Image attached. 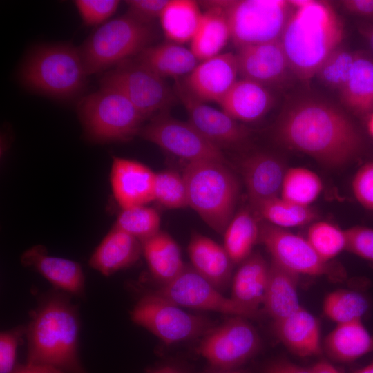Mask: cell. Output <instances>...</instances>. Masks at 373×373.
<instances>
[{
    "label": "cell",
    "instance_id": "1",
    "mask_svg": "<svg viewBox=\"0 0 373 373\" xmlns=\"http://www.w3.org/2000/svg\"><path fill=\"white\" fill-rule=\"evenodd\" d=\"M277 139L326 166H342L358 156L362 138L351 119L325 101L304 97L291 102L276 126Z\"/></svg>",
    "mask_w": 373,
    "mask_h": 373
},
{
    "label": "cell",
    "instance_id": "2",
    "mask_svg": "<svg viewBox=\"0 0 373 373\" xmlns=\"http://www.w3.org/2000/svg\"><path fill=\"white\" fill-rule=\"evenodd\" d=\"M289 3L292 10L280 41L292 73L308 81L340 47L343 24L327 2L295 0Z\"/></svg>",
    "mask_w": 373,
    "mask_h": 373
},
{
    "label": "cell",
    "instance_id": "3",
    "mask_svg": "<svg viewBox=\"0 0 373 373\" xmlns=\"http://www.w3.org/2000/svg\"><path fill=\"white\" fill-rule=\"evenodd\" d=\"M27 333L28 364L86 373L77 354L78 318L68 301L60 297L45 301L36 311Z\"/></svg>",
    "mask_w": 373,
    "mask_h": 373
},
{
    "label": "cell",
    "instance_id": "4",
    "mask_svg": "<svg viewBox=\"0 0 373 373\" xmlns=\"http://www.w3.org/2000/svg\"><path fill=\"white\" fill-rule=\"evenodd\" d=\"M88 76L79 48L69 44L35 48L20 70V79L27 88L57 99L79 95Z\"/></svg>",
    "mask_w": 373,
    "mask_h": 373
},
{
    "label": "cell",
    "instance_id": "5",
    "mask_svg": "<svg viewBox=\"0 0 373 373\" xmlns=\"http://www.w3.org/2000/svg\"><path fill=\"white\" fill-rule=\"evenodd\" d=\"M189 207L213 230L223 235L234 216L239 186L227 164L188 162L183 171Z\"/></svg>",
    "mask_w": 373,
    "mask_h": 373
},
{
    "label": "cell",
    "instance_id": "6",
    "mask_svg": "<svg viewBox=\"0 0 373 373\" xmlns=\"http://www.w3.org/2000/svg\"><path fill=\"white\" fill-rule=\"evenodd\" d=\"M78 114L87 137L99 143L128 141L145 120L124 94L106 86L82 98Z\"/></svg>",
    "mask_w": 373,
    "mask_h": 373
},
{
    "label": "cell",
    "instance_id": "7",
    "mask_svg": "<svg viewBox=\"0 0 373 373\" xmlns=\"http://www.w3.org/2000/svg\"><path fill=\"white\" fill-rule=\"evenodd\" d=\"M153 37L150 24L127 13L101 25L79 48L88 75L102 72L137 55Z\"/></svg>",
    "mask_w": 373,
    "mask_h": 373
},
{
    "label": "cell",
    "instance_id": "8",
    "mask_svg": "<svg viewBox=\"0 0 373 373\" xmlns=\"http://www.w3.org/2000/svg\"><path fill=\"white\" fill-rule=\"evenodd\" d=\"M216 2L224 10L231 39L239 48L280 40L292 10L285 0Z\"/></svg>",
    "mask_w": 373,
    "mask_h": 373
},
{
    "label": "cell",
    "instance_id": "9",
    "mask_svg": "<svg viewBox=\"0 0 373 373\" xmlns=\"http://www.w3.org/2000/svg\"><path fill=\"white\" fill-rule=\"evenodd\" d=\"M181 307L153 292L138 301L131 317L168 345L203 336L215 327L207 316L187 312Z\"/></svg>",
    "mask_w": 373,
    "mask_h": 373
},
{
    "label": "cell",
    "instance_id": "10",
    "mask_svg": "<svg viewBox=\"0 0 373 373\" xmlns=\"http://www.w3.org/2000/svg\"><path fill=\"white\" fill-rule=\"evenodd\" d=\"M100 86L113 87L124 94L145 119L167 111L177 97L164 78L130 59L104 73Z\"/></svg>",
    "mask_w": 373,
    "mask_h": 373
},
{
    "label": "cell",
    "instance_id": "11",
    "mask_svg": "<svg viewBox=\"0 0 373 373\" xmlns=\"http://www.w3.org/2000/svg\"><path fill=\"white\" fill-rule=\"evenodd\" d=\"M139 135L165 151L188 162L212 160L227 164L222 151L203 137L188 121L157 114L143 126Z\"/></svg>",
    "mask_w": 373,
    "mask_h": 373
},
{
    "label": "cell",
    "instance_id": "12",
    "mask_svg": "<svg viewBox=\"0 0 373 373\" xmlns=\"http://www.w3.org/2000/svg\"><path fill=\"white\" fill-rule=\"evenodd\" d=\"M260 337L242 316L232 317L203 336L197 352L219 370H234L259 350Z\"/></svg>",
    "mask_w": 373,
    "mask_h": 373
},
{
    "label": "cell",
    "instance_id": "13",
    "mask_svg": "<svg viewBox=\"0 0 373 373\" xmlns=\"http://www.w3.org/2000/svg\"><path fill=\"white\" fill-rule=\"evenodd\" d=\"M154 293L182 307L217 312L246 318L257 319L263 314L261 310L251 309L224 296L188 265L178 276Z\"/></svg>",
    "mask_w": 373,
    "mask_h": 373
},
{
    "label": "cell",
    "instance_id": "14",
    "mask_svg": "<svg viewBox=\"0 0 373 373\" xmlns=\"http://www.w3.org/2000/svg\"><path fill=\"white\" fill-rule=\"evenodd\" d=\"M258 241L270 253L271 260L298 274L327 276L336 280L344 276L341 269L323 260L307 239L284 228L262 223Z\"/></svg>",
    "mask_w": 373,
    "mask_h": 373
},
{
    "label": "cell",
    "instance_id": "15",
    "mask_svg": "<svg viewBox=\"0 0 373 373\" xmlns=\"http://www.w3.org/2000/svg\"><path fill=\"white\" fill-rule=\"evenodd\" d=\"M175 93L188 115V122L208 141L222 150L245 144L249 130L222 110L213 108L193 96L184 83L175 82Z\"/></svg>",
    "mask_w": 373,
    "mask_h": 373
},
{
    "label": "cell",
    "instance_id": "16",
    "mask_svg": "<svg viewBox=\"0 0 373 373\" xmlns=\"http://www.w3.org/2000/svg\"><path fill=\"white\" fill-rule=\"evenodd\" d=\"M236 55L242 79L267 88L281 86L292 73L280 40L245 46Z\"/></svg>",
    "mask_w": 373,
    "mask_h": 373
},
{
    "label": "cell",
    "instance_id": "17",
    "mask_svg": "<svg viewBox=\"0 0 373 373\" xmlns=\"http://www.w3.org/2000/svg\"><path fill=\"white\" fill-rule=\"evenodd\" d=\"M238 75L236 55L220 53L198 64L186 76L184 84L202 102L220 104L237 82Z\"/></svg>",
    "mask_w": 373,
    "mask_h": 373
},
{
    "label": "cell",
    "instance_id": "18",
    "mask_svg": "<svg viewBox=\"0 0 373 373\" xmlns=\"http://www.w3.org/2000/svg\"><path fill=\"white\" fill-rule=\"evenodd\" d=\"M155 173L137 161L113 157L110 181L115 199L122 209L155 200Z\"/></svg>",
    "mask_w": 373,
    "mask_h": 373
},
{
    "label": "cell",
    "instance_id": "19",
    "mask_svg": "<svg viewBox=\"0 0 373 373\" xmlns=\"http://www.w3.org/2000/svg\"><path fill=\"white\" fill-rule=\"evenodd\" d=\"M241 169L253 211L262 202L280 197L286 172L280 159L269 153H256L242 160Z\"/></svg>",
    "mask_w": 373,
    "mask_h": 373
},
{
    "label": "cell",
    "instance_id": "20",
    "mask_svg": "<svg viewBox=\"0 0 373 373\" xmlns=\"http://www.w3.org/2000/svg\"><path fill=\"white\" fill-rule=\"evenodd\" d=\"M191 267L220 291L231 279L233 262L223 246L211 238L194 233L188 245Z\"/></svg>",
    "mask_w": 373,
    "mask_h": 373
},
{
    "label": "cell",
    "instance_id": "21",
    "mask_svg": "<svg viewBox=\"0 0 373 373\" xmlns=\"http://www.w3.org/2000/svg\"><path fill=\"white\" fill-rule=\"evenodd\" d=\"M21 262L35 269L58 288L77 295L84 292L83 271L75 261L50 256L43 246L37 245L23 254Z\"/></svg>",
    "mask_w": 373,
    "mask_h": 373
},
{
    "label": "cell",
    "instance_id": "22",
    "mask_svg": "<svg viewBox=\"0 0 373 373\" xmlns=\"http://www.w3.org/2000/svg\"><path fill=\"white\" fill-rule=\"evenodd\" d=\"M142 254V242L113 227L91 256L89 265L105 276L135 264Z\"/></svg>",
    "mask_w": 373,
    "mask_h": 373
},
{
    "label": "cell",
    "instance_id": "23",
    "mask_svg": "<svg viewBox=\"0 0 373 373\" xmlns=\"http://www.w3.org/2000/svg\"><path fill=\"white\" fill-rule=\"evenodd\" d=\"M274 102L269 88L241 79L237 80L219 104L224 112L236 121L251 122L262 117Z\"/></svg>",
    "mask_w": 373,
    "mask_h": 373
},
{
    "label": "cell",
    "instance_id": "24",
    "mask_svg": "<svg viewBox=\"0 0 373 373\" xmlns=\"http://www.w3.org/2000/svg\"><path fill=\"white\" fill-rule=\"evenodd\" d=\"M273 327L277 338L293 354L309 356L321 353L318 322L303 307L287 317L274 321Z\"/></svg>",
    "mask_w": 373,
    "mask_h": 373
},
{
    "label": "cell",
    "instance_id": "25",
    "mask_svg": "<svg viewBox=\"0 0 373 373\" xmlns=\"http://www.w3.org/2000/svg\"><path fill=\"white\" fill-rule=\"evenodd\" d=\"M298 274L271 260L263 301V311L274 321L283 319L301 308L297 294Z\"/></svg>",
    "mask_w": 373,
    "mask_h": 373
},
{
    "label": "cell",
    "instance_id": "26",
    "mask_svg": "<svg viewBox=\"0 0 373 373\" xmlns=\"http://www.w3.org/2000/svg\"><path fill=\"white\" fill-rule=\"evenodd\" d=\"M202 3L206 10L202 12L190 48L198 60L202 61L219 55L231 39L227 18L222 8L216 1Z\"/></svg>",
    "mask_w": 373,
    "mask_h": 373
},
{
    "label": "cell",
    "instance_id": "27",
    "mask_svg": "<svg viewBox=\"0 0 373 373\" xmlns=\"http://www.w3.org/2000/svg\"><path fill=\"white\" fill-rule=\"evenodd\" d=\"M135 60L162 78L188 75L198 64L191 49L174 42L148 46Z\"/></svg>",
    "mask_w": 373,
    "mask_h": 373
},
{
    "label": "cell",
    "instance_id": "28",
    "mask_svg": "<svg viewBox=\"0 0 373 373\" xmlns=\"http://www.w3.org/2000/svg\"><path fill=\"white\" fill-rule=\"evenodd\" d=\"M269 266L259 253L250 254L232 280L231 298L254 310H260L267 283Z\"/></svg>",
    "mask_w": 373,
    "mask_h": 373
},
{
    "label": "cell",
    "instance_id": "29",
    "mask_svg": "<svg viewBox=\"0 0 373 373\" xmlns=\"http://www.w3.org/2000/svg\"><path fill=\"white\" fill-rule=\"evenodd\" d=\"M142 246L151 274L162 285L178 276L186 265L178 244L165 232L160 231L142 242Z\"/></svg>",
    "mask_w": 373,
    "mask_h": 373
},
{
    "label": "cell",
    "instance_id": "30",
    "mask_svg": "<svg viewBox=\"0 0 373 373\" xmlns=\"http://www.w3.org/2000/svg\"><path fill=\"white\" fill-rule=\"evenodd\" d=\"M343 104L352 113L363 115L373 111V61L357 52L344 85L338 90Z\"/></svg>",
    "mask_w": 373,
    "mask_h": 373
},
{
    "label": "cell",
    "instance_id": "31",
    "mask_svg": "<svg viewBox=\"0 0 373 373\" xmlns=\"http://www.w3.org/2000/svg\"><path fill=\"white\" fill-rule=\"evenodd\" d=\"M327 354L340 361H351L373 351V338L361 319L338 324L324 342Z\"/></svg>",
    "mask_w": 373,
    "mask_h": 373
},
{
    "label": "cell",
    "instance_id": "32",
    "mask_svg": "<svg viewBox=\"0 0 373 373\" xmlns=\"http://www.w3.org/2000/svg\"><path fill=\"white\" fill-rule=\"evenodd\" d=\"M202 17L199 3L191 0H169L160 20L165 36L172 42L191 41Z\"/></svg>",
    "mask_w": 373,
    "mask_h": 373
},
{
    "label": "cell",
    "instance_id": "33",
    "mask_svg": "<svg viewBox=\"0 0 373 373\" xmlns=\"http://www.w3.org/2000/svg\"><path fill=\"white\" fill-rule=\"evenodd\" d=\"M260 225L256 215L248 209L235 214L224 232V248L233 265L242 262L258 241Z\"/></svg>",
    "mask_w": 373,
    "mask_h": 373
},
{
    "label": "cell",
    "instance_id": "34",
    "mask_svg": "<svg viewBox=\"0 0 373 373\" xmlns=\"http://www.w3.org/2000/svg\"><path fill=\"white\" fill-rule=\"evenodd\" d=\"M254 213L267 222L284 229L307 224L316 218V211L309 206L297 204L280 197L262 202Z\"/></svg>",
    "mask_w": 373,
    "mask_h": 373
},
{
    "label": "cell",
    "instance_id": "35",
    "mask_svg": "<svg viewBox=\"0 0 373 373\" xmlns=\"http://www.w3.org/2000/svg\"><path fill=\"white\" fill-rule=\"evenodd\" d=\"M323 183L314 172L302 167L286 170L280 197L293 203L309 206L319 195Z\"/></svg>",
    "mask_w": 373,
    "mask_h": 373
},
{
    "label": "cell",
    "instance_id": "36",
    "mask_svg": "<svg viewBox=\"0 0 373 373\" xmlns=\"http://www.w3.org/2000/svg\"><path fill=\"white\" fill-rule=\"evenodd\" d=\"M368 309V302L361 294L338 290L325 299L323 310L327 316L338 324L359 320Z\"/></svg>",
    "mask_w": 373,
    "mask_h": 373
},
{
    "label": "cell",
    "instance_id": "37",
    "mask_svg": "<svg viewBox=\"0 0 373 373\" xmlns=\"http://www.w3.org/2000/svg\"><path fill=\"white\" fill-rule=\"evenodd\" d=\"M114 226L142 242L160 231V216L155 209L146 205L133 207L122 209Z\"/></svg>",
    "mask_w": 373,
    "mask_h": 373
},
{
    "label": "cell",
    "instance_id": "38",
    "mask_svg": "<svg viewBox=\"0 0 373 373\" xmlns=\"http://www.w3.org/2000/svg\"><path fill=\"white\" fill-rule=\"evenodd\" d=\"M307 240L318 255L326 262L346 248L345 230L327 222L312 224L308 229Z\"/></svg>",
    "mask_w": 373,
    "mask_h": 373
},
{
    "label": "cell",
    "instance_id": "39",
    "mask_svg": "<svg viewBox=\"0 0 373 373\" xmlns=\"http://www.w3.org/2000/svg\"><path fill=\"white\" fill-rule=\"evenodd\" d=\"M155 200L168 209L189 207L187 189L182 175L173 171L155 173Z\"/></svg>",
    "mask_w": 373,
    "mask_h": 373
},
{
    "label": "cell",
    "instance_id": "40",
    "mask_svg": "<svg viewBox=\"0 0 373 373\" xmlns=\"http://www.w3.org/2000/svg\"><path fill=\"white\" fill-rule=\"evenodd\" d=\"M356 53L339 47L327 57L316 75L326 86L339 90L350 75Z\"/></svg>",
    "mask_w": 373,
    "mask_h": 373
},
{
    "label": "cell",
    "instance_id": "41",
    "mask_svg": "<svg viewBox=\"0 0 373 373\" xmlns=\"http://www.w3.org/2000/svg\"><path fill=\"white\" fill-rule=\"evenodd\" d=\"M74 3L84 22L88 26L104 24L117 10L118 0H76Z\"/></svg>",
    "mask_w": 373,
    "mask_h": 373
},
{
    "label": "cell",
    "instance_id": "42",
    "mask_svg": "<svg viewBox=\"0 0 373 373\" xmlns=\"http://www.w3.org/2000/svg\"><path fill=\"white\" fill-rule=\"evenodd\" d=\"M346 248L354 254L365 259L373 260V229L355 226L345 230Z\"/></svg>",
    "mask_w": 373,
    "mask_h": 373
},
{
    "label": "cell",
    "instance_id": "43",
    "mask_svg": "<svg viewBox=\"0 0 373 373\" xmlns=\"http://www.w3.org/2000/svg\"><path fill=\"white\" fill-rule=\"evenodd\" d=\"M354 195L365 209L373 210V162L362 166L352 181Z\"/></svg>",
    "mask_w": 373,
    "mask_h": 373
},
{
    "label": "cell",
    "instance_id": "44",
    "mask_svg": "<svg viewBox=\"0 0 373 373\" xmlns=\"http://www.w3.org/2000/svg\"><path fill=\"white\" fill-rule=\"evenodd\" d=\"M23 329L19 327L3 332L0 336V373H12L15 367L17 348Z\"/></svg>",
    "mask_w": 373,
    "mask_h": 373
},
{
    "label": "cell",
    "instance_id": "45",
    "mask_svg": "<svg viewBox=\"0 0 373 373\" xmlns=\"http://www.w3.org/2000/svg\"><path fill=\"white\" fill-rule=\"evenodd\" d=\"M169 0H128L127 14L135 19L149 23L160 17Z\"/></svg>",
    "mask_w": 373,
    "mask_h": 373
},
{
    "label": "cell",
    "instance_id": "46",
    "mask_svg": "<svg viewBox=\"0 0 373 373\" xmlns=\"http://www.w3.org/2000/svg\"><path fill=\"white\" fill-rule=\"evenodd\" d=\"M262 373H312L311 368L298 366L286 361H277L268 365Z\"/></svg>",
    "mask_w": 373,
    "mask_h": 373
},
{
    "label": "cell",
    "instance_id": "47",
    "mask_svg": "<svg viewBox=\"0 0 373 373\" xmlns=\"http://www.w3.org/2000/svg\"><path fill=\"white\" fill-rule=\"evenodd\" d=\"M341 4L352 14L373 16V0H345Z\"/></svg>",
    "mask_w": 373,
    "mask_h": 373
},
{
    "label": "cell",
    "instance_id": "48",
    "mask_svg": "<svg viewBox=\"0 0 373 373\" xmlns=\"http://www.w3.org/2000/svg\"><path fill=\"white\" fill-rule=\"evenodd\" d=\"M12 373H63L62 371L56 367L27 363L25 365L17 366Z\"/></svg>",
    "mask_w": 373,
    "mask_h": 373
},
{
    "label": "cell",
    "instance_id": "49",
    "mask_svg": "<svg viewBox=\"0 0 373 373\" xmlns=\"http://www.w3.org/2000/svg\"><path fill=\"white\" fill-rule=\"evenodd\" d=\"M312 373H341L330 363L321 361L311 367Z\"/></svg>",
    "mask_w": 373,
    "mask_h": 373
},
{
    "label": "cell",
    "instance_id": "50",
    "mask_svg": "<svg viewBox=\"0 0 373 373\" xmlns=\"http://www.w3.org/2000/svg\"><path fill=\"white\" fill-rule=\"evenodd\" d=\"M361 35L367 41L370 48L373 51V26L365 25L360 28Z\"/></svg>",
    "mask_w": 373,
    "mask_h": 373
},
{
    "label": "cell",
    "instance_id": "51",
    "mask_svg": "<svg viewBox=\"0 0 373 373\" xmlns=\"http://www.w3.org/2000/svg\"><path fill=\"white\" fill-rule=\"evenodd\" d=\"M153 373H183V372L177 368L167 366V367H164L161 369H159L158 370L154 372Z\"/></svg>",
    "mask_w": 373,
    "mask_h": 373
},
{
    "label": "cell",
    "instance_id": "52",
    "mask_svg": "<svg viewBox=\"0 0 373 373\" xmlns=\"http://www.w3.org/2000/svg\"><path fill=\"white\" fill-rule=\"evenodd\" d=\"M367 129L370 134L373 137V112L370 114L367 121Z\"/></svg>",
    "mask_w": 373,
    "mask_h": 373
},
{
    "label": "cell",
    "instance_id": "53",
    "mask_svg": "<svg viewBox=\"0 0 373 373\" xmlns=\"http://www.w3.org/2000/svg\"><path fill=\"white\" fill-rule=\"evenodd\" d=\"M357 373H373V363L361 370Z\"/></svg>",
    "mask_w": 373,
    "mask_h": 373
},
{
    "label": "cell",
    "instance_id": "54",
    "mask_svg": "<svg viewBox=\"0 0 373 373\" xmlns=\"http://www.w3.org/2000/svg\"><path fill=\"white\" fill-rule=\"evenodd\" d=\"M213 373H245L242 371L234 370H219L217 372H215Z\"/></svg>",
    "mask_w": 373,
    "mask_h": 373
}]
</instances>
